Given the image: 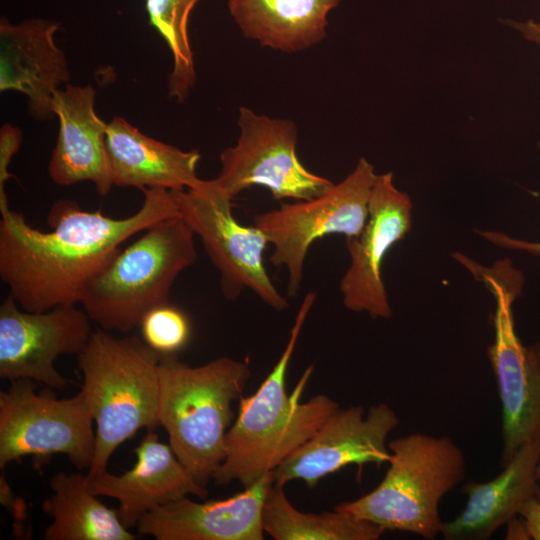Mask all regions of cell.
<instances>
[{
  "instance_id": "cell-1",
  "label": "cell",
  "mask_w": 540,
  "mask_h": 540,
  "mask_svg": "<svg viewBox=\"0 0 540 540\" xmlns=\"http://www.w3.org/2000/svg\"><path fill=\"white\" fill-rule=\"evenodd\" d=\"M142 192L140 209L120 219L83 210L72 200H58L48 213L50 231L33 228L9 204L0 206V278L9 295L29 312L80 303L124 241L162 219L180 216L173 191Z\"/></svg>"
},
{
  "instance_id": "cell-2",
  "label": "cell",
  "mask_w": 540,
  "mask_h": 540,
  "mask_svg": "<svg viewBox=\"0 0 540 540\" xmlns=\"http://www.w3.org/2000/svg\"><path fill=\"white\" fill-rule=\"evenodd\" d=\"M315 299L314 292L305 295L277 363L254 394L240 397L238 415L226 435L225 458L213 476L216 484L238 481L244 488L254 484L308 441L339 408L324 394L301 402L313 366L305 369L291 393L286 390L288 366Z\"/></svg>"
},
{
  "instance_id": "cell-3",
  "label": "cell",
  "mask_w": 540,
  "mask_h": 540,
  "mask_svg": "<svg viewBox=\"0 0 540 540\" xmlns=\"http://www.w3.org/2000/svg\"><path fill=\"white\" fill-rule=\"evenodd\" d=\"M249 377L248 363L230 357L190 366L177 354L160 356L159 424L179 461L203 487L225 458L232 404Z\"/></svg>"
},
{
  "instance_id": "cell-4",
  "label": "cell",
  "mask_w": 540,
  "mask_h": 540,
  "mask_svg": "<svg viewBox=\"0 0 540 540\" xmlns=\"http://www.w3.org/2000/svg\"><path fill=\"white\" fill-rule=\"evenodd\" d=\"M161 354L137 336L95 330L78 355L83 394L96 423L88 473H101L114 451L142 428L158 427Z\"/></svg>"
},
{
  "instance_id": "cell-5",
  "label": "cell",
  "mask_w": 540,
  "mask_h": 540,
  "mask_svg": "<svg viewBox=\"0 0 540 540\" xmlns=\"http://www.w3.org/2000/svg\"><path fill=\"white\" fill-rule=\"evenodd\" d=\"M389 467L380 484L335 509L386 530L434 539L443 528L442 497L466 476L462 450L447 436L412 433L388 443Z\"/></svg>"
},
{
  "instance_id": "cell-6",
  "label": "cell",
  "mask_w": 540,
  "mask_h": 540,
  "mask_svg": "<svg viewBox=\"0 0 540 540\" xmlns=\"http://www.w3.org/2000/svg\"><path fill=\"white\" fill-rule=\"evenodd\" d=\"M194 232L181 216L162 219L114 258L86 288L80 304L102 329L130 332L196 262Z\"/></svg>"
},
{
  "instance_id": "cell-7",
  "label": "cell",
  "mask_w": 540,
  "mask_h": 540,
  "mask_svg": "<svg viewBox=\"0 0 540 540\" xmlns=\"http://www.w3.org/2000/svg\"><path fill=\"white\" fill-rule=\"evenodd\" d=\"M453 256L484 283L496 302L495 337L488 355L502 406L503 467L522 445L540 436V365L516 334L512 308L524 276L508 258L485 267L463 254Z\"/></svg>"
},
{
  "instance_id": "cell-8",
  "label": "cell",
  "mask_w": 540,
  "mask_h": 540,
  "mask_svg": "<svg viewBox=\"0 0 540 540\" xmlns=\"http://www.w3.org/2000/svg\"><path fill=\"white\" fill-rule=\"evenodd\" d=\"M11 382L0 392V468L25 456L57 453L78 470L89 468L94 418L83 394L58 399L49 387L37 393L32 379Z\"/></svg>"
},
{
  "instance_id": "cell-9",
  "label": "cell",
  "mask_w": 540,
  "mask_h": 540,
  "mask_svg": "<svg viewBox=\"0 0 540 540\" xmlns=\"http://www.w3.org/2000/svg\"><path fill=\"white\" fill-rule=\"evenodd\" d=\"M377 174L373 165L360 158L354 170L322 195L254 216L273 246L275 267L288 270L287 291L295 296L303 280L305 258L312 243L330 234L358 236L369 214V199Z\"/></svg>"
},
{
  "instance_id": "cell-10",
  "label": "cell",
  "mask_w": 540,
  "mask_h": 540,
  "mask_svg": "<svg viewBox=\"0 0 540 540\" xmlns=\"http://www.w3.org/2000/svg\"><path fill=\"white\" fill-rule=\"evenodd\" d=\"M180 216L197 235L220 274V289L228 300L244 289L254 292L276 311L288 308L264 265L267 236L258 227L244 226L233 216V198L214 179L194 188L173 191Z\"/></svg>"
},
{
  "instance_id": "cell-11",
  "label": "cell",
  "mask_w": 540,
  "mask_h": 540,
  "mask_svg": "<svg viewBox=\"0 0 540 540\" xmlns=\"http://www.w3.org/2000/svg\"><path fill=\"white\" fill-rule=\"evenodd\" d=\"M238 126V140L221 152V169L214 178L233 199L251 186H263L277 200H309L334 185L299 161L297 128L291 120L270 118L240 107Z\"/></svg>"
},
{
  "instance_id": "cell-12",
  "label": "cell",
  "mask_w": 540,
  "mask_h": 540,
  "mask_svg": "<svg viewBox=\"0 0 540 540\" xmlns=\"http://www.w3.org/2000/svg\"><path fill=\"white\" fill-rule=\"evenodd\" d=\"M90 321L76 305L29 312L8 295L0 305V377L64 389L69 380L54 362L61 355L78 356L86 348L93 333Z\"/></svg>"
},
{
  "instance_id": "cell-13",
  "label": "cell",
  "mask_w": 540,
  "mask_h": 540,
  "mask_svg": "<svg viewBox=\"0 0 540 540\" xmlns=\"http://www.w3.org/2000/svg\"><path fill=\"white\" fill-rule=\"evenodd\" d=\"M412 207L409 195L395 186L392 172L377 174L367 222L358 236L346 238L350 265L339 287L348 310L373 319L392 316L382 265L393 245L409 233Z\"/></svg>"
},
{
  "instance_id": "cell-14",
  "label": "cell",
  "mask_w": 540,
  "mask_h": 540,
  "mask_svg": "<svg viewBox=\"0 0 540 540\" xmlns=\"http://www.w3.org/2000/svg\"><path fill=\"white\" fill-rule=\"evenodd\" d=\"M399 425L395 411L385 403L338 408L304 444L274 471V483L284 486L302 480L313 488L325 476L350 464L388 462L386 440Z\"/></svg>"
},
{
  "instance_id": "cell-15",
  "label": "cell",
  "mask_w": 540,
  "mask_h": 540,
  "mask_svg": "<svg viewBox=\"0 0 540 540\" xmlns=\"http://www.w3.org/2000/svg\"><path fill=\"white\" fill-rule=\"evenodd\" d=\"M273 484L271 471L226 499L182 497L145 514L136 528L156 540H262V511Z\"/></svg>"
},
{
  "instance_id": "cell-16",
  "label": "cell",
  "mask_w": 540,
  "mask_h": 540,
  "mask_svg": "<svg viewBox=\"0 0 540 540\" xmlns=\"http://www.w3.org/2000/svg\"><path fill=\"white\" fill-rule=\"evenodd\" d=\"M59 29L54 19L0 20V91L23 94L30 114L40 120L54 116L53 97L70 80L68 61L55 41Z\"/></svg>"
},
{
  "instance_id": "cell-17",
  "label": "cell",
  "mask_w": 540,
  "mask_h": 540,
  "mask_svg": "<svg viewBox=\"0 0 540 540\" xmlns=\"http://www.w3.org/2000/svg\"><path fill=\"white\" fill-rule=\"evenodd\" d=\"M134 466L121 475L87 473L90 491L119 502L118 516L129 530L148 512L189 495L204 499L206 487L196 482L171 446L148 430L135 449Z\"/></svg>"
},
{
  "instance_id": "cell-18",
  "label": "cell",
  "mask_w": 540,
  "mask_h": 540,
  "mask_svg": "<svg viewBox=\"0 0 540 540\" xmlns=\"http://www.w3.org/2000/svg\"><path fill=\"white\" fill-rule=\"evenodd\" d=\"M95 95L90 85L70 83L55 93L52 111L59 130L48 172L58 185L89 181L105 196L113 186L106 150L108 123L95 112Z\"/></svg>"
},
{
  "instance_id": "cell-19",
  "label": "cell",
  "mask_w": 540,
  "mask_h": 540,
  "mask_svg": "<svg viewBox=\"0 0 540 540\" xmlns=\"http://www.w3.org/2000/svg\"><path fill=\"white\" fill-rule=\"evenodd\" d=\"M539 461L540 436L522 445L492 480L465 485L466 507L453 520L443 523V538L486 540L513 520L523 504L537 496Z\"/></svg>"
},
{
  "instance_id": "cell-20",
  "label": "cell",
  "mask_w": 540,
  "mask_h": 540,
  "mask_svg": "<svg viewBox=\"0 0 540 540\" xmlns=\"http://www.w3.org/2000/svg\"><path fill=\"white\" fill-rule=\"evenodd\" d=\"M106 150L113 185L119 187L182 191L202 182L197 175L198 151L153 139L122 117L108 123Z\"/></svg>"
},
{
  "instance_id": "cell-21",
  "label": "cell",
  "mask_w": 540,
  "mask_h": 540,
  "mask_svg": "<svg viewBox=\"0 0 540 540\" xmlns=\"http://www.w3.org/2000/svg\"><path fill=\"white\" fill-rule=\"evenodd\" d=\"M341 0H228L246 38L286 53L308 49L326 37L327 16Z\"/></svg>"
},
{
  "instance_id": "cell-22",
  "label": "cell",
  "mask_w": 540,
  "mask_h": 540,
  "mask_svg": "<svg viewBox=\"0 0 540 540\" xmlns=\"http://www.w3.org/2000/svg\"><path fill=\"white\" fill-rule=\"evenodd\" d=\"M53 494L42 503L52 522L45 540H134L117 510L108 508L89 489L88 474L59 471L50 479Z\"/></svg>"
},
{
  "instance_id": "cell-23",
  "label": "cell",
  "mask_w": 540,
  "mask_h": 540,
  "mask_svg": "<svg viewBox=\"0 0 540 540\" xmlns=\"http://www.w3.org/2000/svg\"><path fill=\"white\" fill-rule=\"evenodd\" d=\"M282 485L270 488L262 511V525L275 540H377L385 530L366 520L334 509L306 513L288 500Z\"/></svg>"
},
{
  "instance_id": "cell-24",
  "label": "cell",
  "mask_w": 540,
  "mask_h": 540,
  "mask_svg": "<svg viewBox=\"0 0 540 540\" xmlns=\"http://www.w3.org/2000/svg\"><path fill=\"white\" fill-rule=\"evenodd\" d=\"M199 0H146L151 25L160 33L172 54L169 95L183 102L195 84L196 72L189 38L190 14Z\"/></svg>"
},
{
  "instance_id": "cell-25",
  "label": "cell",
  "mask_w": 540,
  "mask_h": 540,
  "mask_svg": "<svg viewBox=\"0 0 540 540\" xmlns=\"http://www.w3.org/2000/svg\"><path fill=\"white\" fill-rule=\"evenodd\" d=\"M139 327L144 342L161 355L177 354L191 336L188 317L169 303L149 311Z\"/></svg>"
},
{
  "instance_id": "cell-26",
  "label": "cell",
  "mask_w": 540,
  "mask_h": 540,
  "mask_svg": "<svg viewBox=\"0 0 540 540\" xmlns=\"http://www.w3.org/2000/svg\"><path fill=\"white\" fill-rule=\"evenodd\" d=\"M20 129L11 124H4L0 130V205L8 204L5 183L11 177L9 165L21 146Z\"/></svg>"
},
{
  "instance_id": "cell-27",
  "label": "cell",
  "mask_w": 540,
  "mask_h": 540,
  "mask_svg": "<svg viewBox=\"0 0 540 540\" xmlns=\"http://www.w3.org/2000/svg\"><path fill=\"white\" fill-rule=\"evenodd\" d=\"M484 239L492 244L506 249L520 250L531 255L540 256V242H531L521 239H516L503 232L499 231H477Z\"/></svg>"
},
{
  "instance_id": "cell-28",
  "label": "cell",
  "mask_w": 540,
  "mask_h": 540,
  "mask_svg": "<svg viewBox=\"0 0 540 540\" xmlns=\"http://www.w3.org/2000/svg\"><path fill=\"white\" fill-rule=\"evenodd\" d=\"M519 514L523 518L528 537L540 540V500L537 497L529 499L523 504Z\"/></svg>"
},
{
  "instance_id": "cell-29",
  "label": "cell",
  "mask_w": 540,
  "mask_h": 540,
  "mask_svg": "<svg viewBox=\"0 0 540 540\" xmlns=\"http://www.w3.org/2000/svg\"><path fill=\"white\" fill-rule=\"evenodd\" d=\"M0 488L2 505L8 507L12 511L11 513H13L14 518L23 521L25 516L24 502L21 498L13 494L6 478L3 476L0 478Z\"/></svg>"
},
{
  "instance_id": "cell-30",
  "label": "cell",
  "mask_w": 540,
  "mask_h": 540,
  "mask_svg": "<svg viewBox=\"0 0 540 540\" xmlns=\"http://www.w3.org/2000/svg\"><path fill=\"white\" fill-rule=\"evenodd\" d=\"M501 22L519 32L525 39L540 47V22L533 19L517 21L514 19H501Z\"/></svg>"
},
{
  "instance_id": "cell-31",
  "label": "cell",
  "mask_w": 540,
  "mask_h": 540,
  "mask_svg": "<svg viewBox=\"0 0 540 540\" xmlns=\"http://www.w3.org/2000/svg\"><path fill=\"white\" fill-rule=\"evenodd\" d=\"M529 348H530L532 354L534 355L535 359L537 360L538 364L540 365V338L536 343H534Z\"/></svg>"
},
{
  "instance_id": "cell-32",
  "label": "cell",
  "mask_w": 540,
  "mask_h": 540,
  "mask_svg": "<svg viewBox=\"0 0 540 540\" xmlns=\"http://www.w3.org/2000/svg\"><path fill=\"white\" fill-rule=\"evenodd\" d=\"M537 477H538V482L540 483V461H539L538 469H537ZM537 496H538L537 498L540 500V486L538 488Z\"/></svg>"
}]
</instances>
